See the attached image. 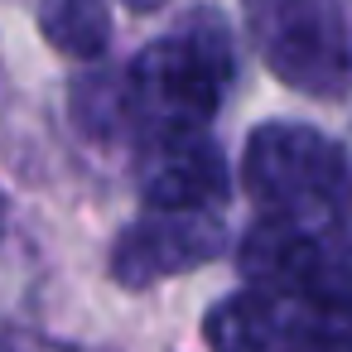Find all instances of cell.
<instances>
[{"instance_id":"obj_9","label":"cell","mask_w":352,"mask_h":352,"mask_svg":"<svg viewBox=\"0 0 352 352\" xmlns=\"http://www.w3.org/2000/svg\"><path fill=\"white\" fill-rule=\"evenodd\" d=\"M289 342L299 352H352V294L289 299Z\"/></svg>"},{"instance_id":"obj_8","label":"cell","mask_w":352,"mask_h":352,"mask_svg":"<svg viewBox=\"0 0 352 352\" xmlns=\"http://www.w3.org/2000/svg\"><path fill=\"white\" fill-rule=\"evenodd\" d=\"M39 30L63 58H97L111 39L107 0H39Z\"/></svg>"},{"instance_id":"obj_11","label":"cell","mask_w":352,"mask_h":352,"mask_svg":"<svg viewBox=\"0 0 352 352\" xmlns=\"http://www.w3.org/2000/svg\"><path fill=\"white\" fill-rule=\"evenodd\" d=\"M0 232H6V198H0Z\"/></svg>"},{"instance_id":"obj_2","label":"cell","mask_w":352,"mask_h":352,"mask_svg":"<svg viewBox=\"0 0 352 352\" xmlns=\"http://www.w3.org/2000/svg\"><path fill=\"white\" fill-rule=\"evenodd\" d=\"M241 184L265 217H280L294 227H318L342 203L347 160L314 126L270 121V126H256L246 140Z\"/></svg>"},{"instance_id":"obj_6","label":"cell","mask_w":352,"mask_h":352,"mask_svg":"<svg viewBox=\"0 0 352 352\" xmlns=\"http://www.w3.org/2000/svg\"><path fill=\"white\" fill-rule=\"evenodd\" d=\"M140 198L150 212H203L227 198V160L203 135L150 140L140 160Z\"/></svg>"},{"instance_id":"obj_1","label":"cell","mask_w":352,"mask_h":352,"mask_svg":"<svg viewBox=\"0 0 352 352\" xmlns=\"http://www.w3.org/2000/svg\"><path fill=\"white\" fill-rule=\"evenodd\" d=\"M232 39L217 20H193L169 39H155L126 82V111L145 140L203 135L232 82Z\"/></svg>"},{"instance_id":"obj_10","label":"cell","mask_w":352,"mask_h":352,"mask_svg":"<svg viewBox=\"0 0 352 352\" xmlns=\"http://www.w3.org/2000/svg\"><path fill=\"white\" fill-rule=\"evenodd\" d=\"M126 6H131V10H160L164 0H126Z\"/></svg>"},{"instance_id":"obj_5","label":"cell","mask_w":352,"mask_h":352,"mask_svg":"<svg viewBox=\"0 0 352 352\" xmlns=\"http://www.w3.org/2000/svg\"><path fill=\"white\" fill-rule=\"evenodd\" d=\"M222 256V222L208 212H150L145 222L126 227L116 251H111V270L121 285L145 289L164 275H184L203 261Z\"/></svg>"},{"instance_id":"obj_3","label":"cell","mask_w":352,"mask_h":352,"mask_svg":"<svg viewBox=\"0 0 352 352\" xmlns=\"http://www.w3.org/2000/svg\"><path fill=\"white\" fill-rule=\"evenodd\" d=\"M256 34L270 73L304 97H338L352 82L347 0H261Z\"/></svg>"},{"instance_id":"obj_4","label":"cell","mask_w":352,"mask_h":352,"mask_svg":"<svg viewBox=\"0 0 352 352\" xmlns=\"http://www.w3.org/2000/svg\"><path fill=\"white\" fill-rule=\"evenodd\" d=\"M241 270L256 289L285 294V299H314V294H352V265L342 251H333L314 227H294L280 217H265L241 241Z\"/></svg>"},{"instance_id":"obj_7","label":"cell","mask_w":352,"mask_h":352,"mask_svg":"<svg viewBox=\"0 0 352 352\" xmlns=\"http://www.w3.org/2000/svg\"><path fill=\"white\" fill-rule=\"evenodd\" d=\"M203 338L212 352H275L289 342V299L256 285L227 294L203 318Z\"/></svg>"}]
</instances>
